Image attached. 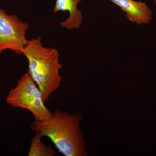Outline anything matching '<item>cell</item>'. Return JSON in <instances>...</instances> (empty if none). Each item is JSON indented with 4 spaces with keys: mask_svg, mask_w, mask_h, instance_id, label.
I'll use <instances>...</instances> for the list:
<instances>
[{
    "mask_svg": "<svg viewBox=\"0 0 156 156\" xmlns=\"http://www.w3.org/2000/svg\"><path fill=\"white\" fill-rule=\"evenodd\" d=\"M154 2L155 4L156 5V0H154Z\"/></svg>",
    "mask_w": 156,
    "mask_h": 156,
    "instance_id": "8",
    "label": "cell"
},
{
    "mask_svg": "<svg viewBox=\"0 0 156 156\" xmlns=\"http://www.w3.org/2000/svg\"><path fill=\"white\" fill-rule=\"evenodd\" d=\"M83 115L79 113L71 114L55 111L49 119L34 120L31 123V130L49 137L59 153L65 156H87L88 152L80 129Z\"/></svg>",
    "mask_w": 156,
    "mask_h": 156,
    "instance_id": "1",
    "label": "cell"
},
{
    "mask_svg": "<svg viewBox=\"0 0 156 156\" xmlns=\"http://www.w3.org/2000/svg\"><path fill=\"white\" fill-rule=\"evenodd\" d=\"M83 0H56L53 8L54 13L59 11H68L69 16L60 23L62 27L69 30L78 29L83 22L82 11L78 9V5Z\"/></svg>",
    "mask_w": 156,
    "mask_h": 156,
    "instance_id": "6",
    "label": "cell"
},
{
    "mask_svg": "<svg viewBox=\"0 0 156 156\" xmlns=\"http://www.w3.org/2000/svg\"><path fill=\"white\" fill-rule=\"evenodd\" d=\"M41 40L40 37L28 40L21 54L27 58L28 72L41 91L46 103L60 87L62 78L59 72L62 65L56 48H45Z\"/></svg>",
    "mask_w": 156,
    "mask_h": 156,
    "instance_id": "2",
    "label": "cell"
},
{
    "mask_svg": "<svg viewBox=\"0 0 156 156\" xmlns=\"http://www.w3.org/2000/svg\"><path fill=\"white\" fill-rule=\"evenodd\" d=\"M6 101L13 107L28 110L37 121L49 119L53 113L45 105L41 91L28 72L17 81L16 87L9 91Z\"/></svg>",
    "mask_w": 156,
    "mask_h": 156,
    "instance_id": "3",
    "label": "cell"
},
{
    "mask_svg": "<svg viewBox=\"0 0 156 156\" xmlns=\"http://www.w3.org/2000/svg\"><path fill=\"white\" fill-rule=\"evenodd\" d=\"M29 27L28 23L20 20L17 15L9 14L0 7V56L7 50L21 54L28 42L26 35Z\"/></svg>",
    "mask_w": 156,
    "mask_h": 156,
    "instance_id": "4",
    "label": "cell"
},
{
    "mask_svg": "<svg viewBox=\"0 0 156 156\" xmlns=\"http://www.w3.org/2000/svg\"><path fill=\"white\" fill-rule=\"evenodd\" d=\"M43 136L36 132L31 141L28 156H53L56 154L54 149L50 146L44 144L41 139Z\"/></svg>",
    "mask_w": 156,
    "mask_h": 156,
    "instance_id": "7",
    "label": "cell"
},
{
    "mask_svg": "<svg viewBox=\"0 0 156 156\" xmlns=\"http://www.w3.org/2000/svg\"><path fill=\"white\" fill-rule=\"evenodd\" d=\"M119 7L130 22L137 25L149 24L152 18L153 11L145 2L134 0H110Z\"/></svg>",
    "mask_w": 156,
    "mask_h": 156,
    "instance_id": "5",
    "label": "cell"
}]
</instances>
